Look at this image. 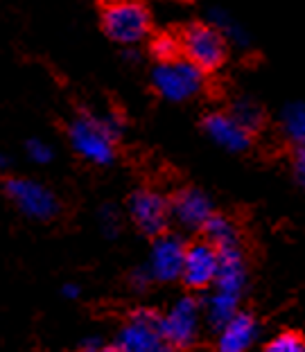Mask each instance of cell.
<instances>
[{
	"label": "cell",
	"mask_w": 305,
	"mask_h": 352,
	"mask_svg": "<svg viewBox=\"0 0 305 352\" xmlns=\"http://www.w3.org/2000/svg\"><path fill=\"white\" fill-rule=\"evenodd\" d=\"M61 294L66 296V298H77V296H79V287L77 285H63Z\"/></svg>",
	"instance_id": "cell-27"
},
{
	"label": "cell",
	"mask_w": 305,
	"mask_h": 352,
	"mask_svg": "<svg viewBox=\"0 0 305 352\" xmlns=\"http://www.w3.org/2000/svg\"><path fill=\"white\" fill-rule=\"evenodd\" d=\"M100 352H125V350L120 348L118 343H116V346H102V350H100Z\"/></svg>",
	"instance_id": "cell-28"
},
{
	"label": "cell",
	"mask_w": 305,
	"mask_h": 352,
	"mask_svg": "<svg viewBox=\"0 0 305 352\" xmlns=\"http://www.w3.org/2000/svg\"><path fill=\"white\" fill-rule=\"evenodd\" d=\"M120 133V122L114 118L82 116L70 124V142L75 151L88 163L109 165L116 156V138Z\"/></svg>",
	"instance_id": "cell-1"
},
{
	"label": "cell",
	"mask_w": 305,
	"mask_h": 352,
	"mask_svg": "<svg viewBox=\"0 0 305 352\" xmlns=\"http://www.w3.org/2000/svg\"><path fill=\"white\" fill-rule=\"evenodd\" d=\"M264 352H305V341L294 332H283L274 341H269Z\"/></svg>",
	"instance_id": "cell-21"
},
{
	"label": "cell",
	"mask_w": 305,
	"mask_h": 352,
	"mask_svg": "<svg viewBox=\"0 0 305 352\" xmlns=\"http://www.w3.org/2000/svg\"><path fill=\"white\" fill-rule=\"evenodd\" d=\"M204 129L220 147L229 151H244L251 145V133L231 113H208L204 118Z\"/></svg>",
	"instance_id": "cell-12"
},
{
	"label": "cell",
	"mask_w": 305,
	"mask_h": 352,
	"mask_svg": "<svg viewBox=\"0 0 305 352\" xmlns=\"http://www.w3.org/2000/svg\"><path fill=\"white\" fill-rule=\"evenodd\" d=\"M283 131L296 147H305V102H294L285 107Z\"/></svg>",
	"instance_id": "cell-17"
},
{
	"label": "cell",
	"mask_w": 305,
	"mask_h": 352,
	"mask_svg": "<svg viewBox=\"0 0 305 352\" xmlns=\"http://www.w3.org/2000/svg\"><path fill=\"white\" fill-rule=\"evenodd\" d=\"M160 316L154 309H136L118 332V346L125 352H174L165 339Z\"/></svg>",
	"instance_id": "cell-4"
},
{
	"label": "cell",
	"mask_w": 305,
	"mask_h": 352,
	"mask_svg": "<svg viewBox=\"0 0 305 352\" xmlns=\"http://www.w3.org/2000/svg\"><path fill=\"white\" fill-rule=\"evenodd\" d=\"M186 246L176 235H158L149 253V274L156 283H174L183 276Z\"/></svg>",
	"instance_id": "cell-9"
},
{
	"label": "cell",
	"mask_w": 305,
	"mask_h": 352,
	"mask_svg": "<svg viewBox=\"0 0 305 352\" xmlns=\"http://www.w3.org/2000/svg\"><path fill=\"white\" fill-rule=\"evenodd\" d=\"M292 172L294 179L299 181V186L305 188V147H296L292 156Z\"/></svg>",
	"instance_id": "cell-23"
},
{
	"label": "cell",
	"mask_w": 305,
	"mask_h": 352,
	"mask_svg": "<svg viewBox=\"0 0 305 352\" xmlns=\"http://www.w3.org/2000/svg\"><path fill=\"white\" fill-rule=\"evenodd\" d=\"M220 269V249L211 242H195L186 249V262H183L181 280L192 289H206L215 285Z\"/></svg>",
	"instance_id": "cell-10"
},
{
	"label": "cell",
	"mask_w": 305,
	"mask_h": 352,
	"mask_svg": "<svg viewBox=\"0 0 305 352\" xmlns=\"http://www.w3.org/2000/svg\"><path fill=\"white\" fill-rule=\"evenodd\" d=\"M129 214L143 233L158 237V235H163L167 221H170L172 206L167 204V199L160 197L158 192L138 190V192H134L129 199Z\"/></svg>",
	"instance_id": "cell-8"
},
{
	"label": "cell",
	"mask_w": 305,
	"mask_h": 352,
	"mask_svg": "<svg viewBox=\"0 0 305 352\" xmlns=\"http://www.w3.org/2000/svg\"><path fill=\"white\" fill-rule=\"evenodd\" d=\"M28 154L30 158L34 163H48V161H52V149L45 145L43 140H30L28 142Z\"/></svg>",
	"instance_id": "cell-22"
},
{
	"label": "cell",
	"mask_w": 305,
	"mask_h": 352,
	"mask_svg": "<svg viewBox=\"0 0 305 352\" xmlns=\"http://www.w3.org/2000/svg\"><path fill=\"white\" fill-rule=\"evenodd\" d=\"M5 167H7V158L0 154V170H5Z\"/></svg>",
	"instance_id": "cell-29"
},
{
	"label": "cell",
	"mask_w": 305,
	"mask_h": 352,
	"mask_svg": "<svg viewBox=\"0 0 305 352\" xmlns=\"http://www.w3.org/2000/svg\"><path fill=\"white\" fill-rule=\"evenodd\" d=\"M244 285H246V267L240 249L238 246L220 249V269H218V278H215V289L233 296H242Z\"/></svg>",
	"instance_id": "cell-13"
},
{
	"label": "cell",
	"mask_w": 305,
	"mask_h": 352,
	"mask_svg": "<svg viewBox=\"0 0 305 352\" xmlns=\"http://www.w3.org/2000/svg\"><path fill=\"white\" fill-rule=\"evenodd\" d=\"M255 334H258V325H255L253 316L238 311L220 330L218 352H249L255 341Z\"/></svg>",
	"instance_id": "cell-14"
},
{
	"label": "cell",
	"mask_w": 305,
	"mask_h": 352,
	"mask_svg": "<svg viewBox=\"0 0 305 352\" xmlns=\"http://www.w3.org/2000/svg\"><path fill=\"white\" fill-rule=\"evenodd\" d=\"M199 323H202V305L192 296H183L160 318L165 339L174 350L190 348L197 341Z\"/></svg>",
	"instance_id": "cell-6"
},
{
	"label": "cell",
	"mask_w": 305,
	"mask_h": 352,
	"mask_svg": "<svg viewBox=\"0 0 305 352\" xmlns=\"http://www.w3.org/2000/svg\"><path fill=\"white\" fill-rule=\"evenodd\" d=\"M102 226H104V233H107V235H116L118 219H116V212H114V208H111V206H107L102 210Z\"/></svg>",
	"instance_id": "cell-25"
},
{
	"label": "cell",
	"mask_w": 305,
	"mask_h": 352,
	"mask_svg": "<svg viewBox=\"0 0 305 352\" xmlns=\"http://www.w3.org/2000/svg\"><path fill=\"white\" fill-rule=\"evenodd\" d=\"M211 21H213V25L222 32L227 41H233V45H238V47H246L249 34L231 19L229 14H224L222 10H215V12H211Z\"/></svg>",
	"instance_id": "cell-19"
},
{
	"label": "cell",
	"mask_w": 305,
	"mask_h": 352,
	"mask_svg": "<svg viewBox=\"0 0 305 352\" xmlns=\"http://www.w3.org/2000/svg\"><path fill=\"white\" fill-rule=\"evenodd\" d=\"M204 70L197 68L186 57L158 63L151 70V84H154L160 98L170 102H183L197 95L204 88Z\"/></svg>",
	"instance_id": "cell-5"
},
{
	"label": "cell",
	"mask_w": 305,
	"mask_h": 352,
	"mask_svg": "<svg viewBox=\"0 0 305 352\" xmlns=\"http://www.w3.org/2000/svg\"><path fill=\"white\" fill-rule=\"evenodd\" d=\"M151 274H149V269H136L134 274H132V285L136 287L138 292H143V289H147V285L151 283Z\"/></svg>",
	"instance_id": "cell-24"
},
{
	"label": "cell",
	"mask_w": 305,
	"mask_h": 352,
	"mask_svg": "<svg viewBox=\"0 0 305 352\" xmlns=\"http://www.w3.org/2000/svg\"><path fill=\"white\" fill-rule=\"evenodd\" d=\"M179 50L181 45L176 38L167 36V34H160L154 38V43H151V54L158 59V63H165V61H174L179 59Z\"/></svg>",
	"instance_id": "cell-20"
},
{
	"label": "cell",
	"mask_w": 305,
	"mask_h": 352,
	"mask_svg": "<svg viewBox=\"0 0 305 352\" xmlns=\"http://www.w3.org/2000/svg\"><path fill=\"white\" fill-rule=\"evenodd\" d=\"M231 116L235 118L249 133H255L262 126V122H264L262 109L253 100H238L231 107Z\"/></svg>",
	"instance_id": "cell-18"
},
{
	"label": "cell",
	"mask_w": 305,
	"mask_h": 352,
	"mask_svg": "<svg viewBox=\"0 0 305 352\" xmlns=\"http://www.w3.org/2000/svg\"><path fill=\"white\" fill-rule=\"evenodd\" d=\"M102 350V341L100 339H84L82 343H79L77 352H100Z\"/></svg>",
	"instance_id": "cell-26"
},
{
	"label": "cell",
	"mask_w": 305,
	"mask_h": 352,
	"mask_svg": "<svg viewBox=\"0 0 305 352\" xmlns=\"http://www.w3.org/2000/svg\"><path fill=\"white\" fill-rule=\"evenodd\" d=\"M202 230L206 233V242H211L215 249H231V246H238L235 223L229 217H224V214H213Z\"/></svg>",
	"instance_id": "cell-16"
},
{
	"label": "cell",
	"mask_w": 305,
	"mask_h": 352,
	"mask_svg": "<svg viewBox=\"0 0 305 352\" xmlns=\"http://www.w3.org/2000/svg\"><path fill=\"white\" fill-rule=\"evenodd\" d=\"M102 30L116 43L132 45L149 34L151 19L138 0H107L102 5Z\"/></svg>",
	"instance_id": "cell-2"
},
{
	"label": "cell",
	"mask_w": 305,
	"mask_h": 352,
	"mask_svg": "<svg viewBox=\"0 0 305 352\" xmlns=\"http://www.w3.org/2000/svg\"><path fill=\"white\" fill-rule=\"evenodd\" d=\"M179 45L186 59L202 68L204 73H215L227 61L229 41L222 32L208 23H192L181 32Z\"/></svg>",
	"instance_id": "cell-3"
},
{
	"label": "cell",
	"mask_w": 305,
	"mask_h": 352,
	"mask_svg": "<svg viewBox=\"0 0 305 352\" xmlns=\"http://www.w3.org/2000/svg\"><path fill=\"white\" fill-rule=\"evenodd\" d=\"M238 302H240V296L224 294V292L215 289V294L208 296L206 302H204V309H206L204 316H206L208 325L222 330V327L238 314Z\"/></svg>",
	"instance_id": "cell-15"
},
{
	"label": "cell",
	"mask_w": 305,
	"mask_h": 352,
	"mask_svg": "<svg viewBox=\"0 0 305 352\" xmlns=\"http://www.w3.org/2000/svg\"><path fill=\"white\" fill-rule=\"evenodd\" d=\"M5 192L14 201V206L32 219H52L59 212L57 197L36 181L7 179Z\"/></svg>",
	"instance_id": "cell-7"
},
{
	"label": "cell",
	"mask_w": 305,
	"mask_h": 352,
	"mask_svg": "<svg viewBox=\"0 0 305 352\" xmlns=\"http://www.w3.org/2000/svg\"><path fill=\"white\" fill-rule=\"evenodd\" d=\"M170 206H172V217L188 230L204 228L206 221L215 214L211 199H208L202 190H195V188L181 190Z\"/></svg>",
	"instance_id": "cell-11"
}]
</instances>
